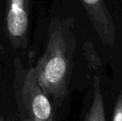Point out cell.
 I'll list each match as a JSON object with an SVG mask.
<instances>
[{"mask_svg":"<svg viewBox=\"0 0 122 121\" xmlns=\"http://www.w3.org/2000/svg\"><path fill=\"white\" fill-rule=\"evenodd\" d=\"M6 28L14 47H21L28 31V0H7Z\"/></svg>","mask_w":122,"mask_h":121,"instance_id":"cell-3","label":"cell"},{"mask_svg":"<svg viewBox=\"0 0 122 121\" xmlns=\"http://www.w3.org/2000/svg\"><path fill=\"white\" fill-rule=\"evenodd\" d=\"M84 121H106L104 98L98 76L94 77L92 100Z\"/></svg>","mask_w":122,"mask_h":121,"instance_id":"cell-5","label":"cell"},{"mask_svg":"<svg viewBox=\"0 0 122 121\" xmlns=\"http://www.w3.org/2000/svg\"><path fill=\"white\" fill-rule=\"evenodd\" d=\"M87 45L88 46H86L85 47L87 61L91 63V66H98L100 65V60L92 42H91V43H87Z\"/></svg>","mask_w":122,"mask_h":121,"instance_id":"cell-6","label":"cell"},{"mask_svg":"<svg viewBox=\"0 0 122 121\" xmlns=\"http://www.w3.org/2000/svg\"><path fill=\"white\" fill-rule=\"evenodd\" d=\"M22 96L23 104L33 121H55L51 104L37 82L34 68L29 70L26 75Z\"/></svg>","mask_w":122,"mask_h":121,"instance_id":"cell-2","label":"cell"},{"mask_svg":"<svg viewBox=\"0 0 122 121\" xmlns=\"http://www.w3.org/2000/svg\"><path fill=\"white\" fill-rule=\"evenodd\" d=\"M76 42L60 25L49 31L45 52L34 68L44 93L60 105L68 92L73 66Z\"/></svg>","mask_w":122,"mask_h":121,"instance_id":"cell-1","label":"cell"},{"mask_svg":"<svg viewBox=\"0 0 122 121\" xmlns=\"http://www.w3.org/2000/svg\"><path fill=\"white\" fill-rule=\"evenodd\" d=\"M0 121H6V120L3 116H0Z\"/></svg>","mask_w":122,"mask_h":121,"instance_id":"cell-8","label":"cell"},{"mask_svg":"<svg viewBox=\"0 0 122 121\" xmlns=\"http://www.w3.org/2000/svg\"><path fill=\"white\" fill-rule=\"evenodd\" d=\"M112 121H122V90L118 94L113 111Z\"/></svg>","mask_w":122,"mask_h":121,"instance_id":"cell-7","label":"cell"},{"mask_svg":"<svg viewBox=\"0 0 122 121\" xmlns=\"http://www.w3.org/2000/svg\"><path fill=\"white\" fill-rule=\"evenodd\" d=\"M81 2L102 43L112 47L116 41V28L103 0H81Z\"/></svg>","mask_w":122,"mask_h":121,"instance_id":"cell-4","label":"cell"}]
</instances>
